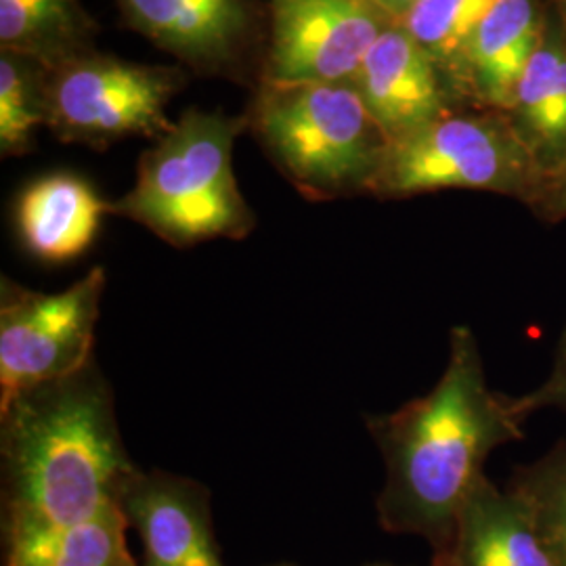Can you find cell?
<instances>
[{
	"instance_id": "1",
	"label": "cell",
	"mask_w": 566,
	"mask_h": 566,
	"mask_svg": "<svg viewBox=\"0 0 566 566\" xmlns=\"http://www.w3.org/2000/svg\"><path fill=\"white\" fill-rule=\"evenodd\" d=\"M525 422L514 397L489 385L476 334L468 325L451 327L446 369L432 390L365 420L385 460L376 500L380 526L416 535L432 556L441 554L470 491L485 476L489 455L523 441Z\"/></svg>"
},
{
	"instance_id": "2",
	"label": "cell",
	"mask_w": 566,
	"mask_h": 566,
	"mask_svg": "<svg viewBox=\"0 0 566 566\" xmlns=\"http://www.w3.org/2000/svg\"><path fill=\"white\" fill-rule=\"evenodd\" d=\"M0 455L4 542L95 518L139 470L95 361L0 405Z\"/></svg>"
},
{
	"instance_id": "3",
	"label": "cell",
	"mask_w": 566,
	"mask_h": 566,
	"mask_svg": "<svg viewBox=\"0 0 566 566\" xmlns=\"http://www.w3.org/2000/svg\"><path fill=\"white\" fill-rule=\"evenodd\" d=\"M248 116L189 109L145 151L137 181L109 214L135 221L175 248L243 240L256 224L233 172Z\"/></svg>"
},
{
	"instance_id": "4",
	"label": "cell",
	"mask_w": 566,
	"mask_h": 566,
	"mask_svg": "<svg viewBox=\"0 0 566 566\" xmlns=\"http://www.w3.org/2000/svg\"><path fill=\"white\" fill-rule=\"evenodd\" d=\"M248 128L311 202L371 193L388 137L350 82H261Z\"/></svg>"
},
{
	"instance_id": "5",
	"label": "cell",
	"mask_w": 566,
	"mask_h": 566,
	"mask_svg": "<svg viewBox=\"0 0 566 566\" xmlns=\"http://www.w3.org/2000/svg\"><path fill=\"white\" fill-rule=\"evenodd\" d=\"M542 179L539 166L512 124L447 114L388 142L369 196L405 200L446 189H472L531 203Z\"/></svg>"
},
{
	"instance_id": "6",
	"label": "cell",
	"mask_w": 566,
	"mask_h": 566,
	"mask_svg": "<svg viewBox=\"0 0 566 566\" xmlns=\"http://www.w3.org/2000/svg\"><path fill=\"white\" fill-rule=\"evenodd\" d=\"M181 70L102 55L95 49L46 65V126L63 143L105 149L126 137L160 139Z\"/></svg>"
},
{
	"instance_id": "7",
	"label": "cell",
	"mask_w": 566,
	"mask_h": 566,
	"mask_svg": "<svg viewBox=\"0 0 566 566\" xmlns=\"http://www.w3.org/2000/svg\"><path fill=\"white\" fill-rule=\"evenodd\" d=\"M105 282L103 266L57 294L0 280V405L95 361Z\"/></svg>"
},
{
	"instance_id": "8",
	"label": "cell",
	"mask_w": 566,
	"mask_h": 566,
	"mask_svg": "<svg viewBox=\"0 0 566 566\" xmlns=\"http://www.w3.org/2000/svg\"><path fill=\"white\" fill-rule=\"evenodd\" d=\"M263 81L350 82L392 23L374 0H271Z\"/></svg>"
},
{
	"instance_id": "9",
	"label": "cell",
	"mask_w": 566,
	"mask_h": 566,
	"mask_svg": "<svg viewBox=\"0 0 566 566\" xmlns=\"http://www.w3.org/2000/svg\"><path fill=\"white\" fill-rule=\"evenodd\" d=\"M143 542V566H224L212 525L210 489L164 470H137L118 497Z\"/></svg>"
},
{
	"instance_id": "10",
	"label": "cell",
	"mask_w": 566,
	"mask_h": 566,
	"mask_svg": "<svg viewBox=\"0 0 566 566\" xmlns=\"http://www.w3.org/2000/svg\"><path fill=\"white\" fill-rule=\"evenodd\" d=\"M128 28L203 74H224L248 49L254 0H116Z\"/></svg>"
},
{
	"instance_id": "11",
	"label": "cell",
	"mask_w": 566,
	"mask_h": 566,
	"mask_svg": "<svg viewBox=\"0 0 566 566\" xmlns=\"http://www.w3.org/2000/svg\"><path fill=\"white\" fill-rule=\"evenodd\" d=\"M443 74L439 61L392 21L350 84L392 142L449 114Z\"/></svg>"
},
{
	"instance_id": "12",
	"label": "cell",
	"mask_w": 566,
	"mask_h": 566,
	"mask_svg": "<svg viewBox=\"0 0 566 566\" xmlns=\"http://www.w3.org/2000/svg\"><path fill=\"white\" fill-rule=\"evenodd\" d=\"M430 566H558L525 507L483 476L465 500L449 546Z\"/></svg>"
},
{
	"instance_id": "13",
	"label": "cell",
	"mask_w": 566,
	"mask_h": 566,
	"mask_svg": "<svg viewBox=\"0 0 566 566\" xmlns=\"http://www.w3.org/2000/svg\"><path fill=\"white\" fill-rule=\"evenodd\" d=\"M109 202L81 177L49 175L28 185L18 202L21 242L46 263H65L95 242Z\"/></svg>"
},
{
	"instance_id": "14",
	"label": "cell",
	"mask_w": 566,
	"mask_h": 566,
	"mask_svg": "<svg viewBox=\"0 0 566 566\" xmlns=\"http://www.w3.org/2000/svg\"><path fill=\"white\" fill-rule=\"evenodd\" d=\"M544 32L535 0H497L465 44L455 74H464L481 99L512 109L518 81Z\"/></svg>"
},
{
	"instance_id": "15",
	"label": "cell",
	"mask_w": 566,
	"mask_h": 566,
	"mask_svg": "<svg viewBox=\"0 0 566 566\" xmlns=\"http://www.w3.org/2000/svg\"><path fill=\"white\" fill-rule=\"evenodd\" d=\"M516 133L546 177L566 160V39L546 34L516 86Z\"/></svg>"
},
{
	"instance_id": "16",
	"label": "cell",
	"mask_w": 566,
	"mask_h": 566,
	"mask_svg": "<svg viewBox=\"0 0 566 566\" xmlns=\"http://www.w3.org/2000/svg\"><path fill=\"white\" fill-rule=\"evenodd\" d=\"M95 34L81 0H0V51L55 65L95 49Z\"/></svg>"
},
{
	"instance_id": "17",
	"label": "cell",
	"mask_w": 566,
	"mask_h": 566,
	"mask_svg": "<svg viewBox=\"0 0 566 566\" xmlns=\"http://www.w3.org/2000/svg\"><path fill=\"white\" fill-rule=\"evenodd\" d=\"M126 526L114 504L81 525L4 542V566H137Z\"/></svg>"
},
{
	"instance_id": "18",
	"label": "cell",
	"mask_w": 566,
	"mask_h": 566,
	"mask_svg": "<svg viewBox=\"0 0 566 566\" xmlns=\"http://www.w3.org/2000/svg\"><path fill=\"white\" fill-rule=\"evenodd\" d=\"M506 486L525 507L556 565L566 566V439L535 462L516 468Z\"/></svg>"
},
{
	"instance_id": "19",
	"label": "cell",
	"mask_w": 566,
	"mask_h": 566,
	"mask_svg": "<svg viewBox=\"0 0 566 566\" xmlns=\"http://www.w3.org/2000/svg\"><path fill=\"white\" fill-rule=\"evenodd\" d=\"M46 65L28 55L0 51V154L23 156L36 128L46 126Z\"/></svg>"
},
{
	"instance_id": "20",
	"label": "cell",
	"mask_w": 566,
	"mask_h": 566,
	"mask_svg": "<svg viewBox=\"0 0 566 566\" xmlns=\"http://www.w3.org/2000/svg\"><path fill=\"white\" fill-rule=\"evenodd\" d=\"M497 0H418L399 23L449 72H455L465 44Z\"/></svg>"
},
{
	"instance_id": "21",
	"label": "cell",
	"mask_w": 566,
	"mask_h": 566,
	"mask_svg": "<svg viewBox=\"0 0 566 566\" xmlns=\"http://www.w3.org/2000/svg\"><path fill=\"white\" fill-rule=\"evenodd\" d=\"M514 407L525 420H528V416L544 411V409L566 411V322L560 336H558L554 361H552L546 380L525 395L514 397Z\"/></svg>"
},
{
	"instance_id": "22",
	"label": "cell",
	"mask_w": 566,
	"mask_h": 566,
	"mask_svg": "<svg viewBox=\"0 0 566 566\" xmlns=\"http://www.w3.org/2000/svg\"><path fill=\"white\" fill-rule=\"evenodd\" d=\"M544 221L556 223L566 219V160L547 172L537 189V196L528 203Z\"/></svg>"
},
{
	"instance_id": "23",
	"label": "cell",
	"mask_w": 566,
	"mask_h": 566,
	"mask_svg": "<svg viewBox=\"0 0 566 566\" xmlns=\"http://www.w3.org/2000/svg\"><path fill=\"white\" fill-rule=\"evenodd\" d=\"M416 2L418 0H374V4L380 7L392 21L401 20Z\"/></svg>"
},
{
	"instance_id": "24",
	"label": "cell",
	"mask_w": 566,
	"mask_h": 566,
	"mask_svg": "<svg viewBox=\"0 0 566 566\" xmlns=\"http://www.w3.org/2000/svg\"><path fill=\"white\" fill-rule=\"evenodd\" d=\"M558 2V7H560V15H563V20H565L566 28V0H556Z\"/></svg>"
},
{
	"instance_id": "25",
	"label": "cell",
	"mask_w": 566,
	"mask_h": 566,
	"mask_svg": "<svg viewBox=\"0 0 566 566\" xmlns=\"http://www.w3.org/2000/svg\"><path fill=\"white\" fill-rule=\"evenodd\" d=\"M365 566H399V565H390V563H374V565H365Z\"/></svg>"
},
{
	"instance_id": "26",
	"label": "cell",
	"mask_w": 566,
	"mask_h": 566,
	"mask_svg": "<svg viewBox=\"0 0 566 566\" xmlns=\"http://www.w3.org/2000/svg\"><path fill=\"white\" fill-rule=\"evenodd\" d=\"M273 566H294V565H273Z\"/></svg>"
}]
</instances>
